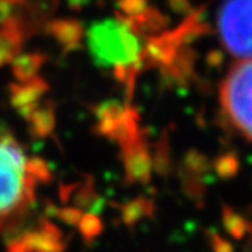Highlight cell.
<instances>
[{
  "instance_id": "cell-9",
  "label": "cell",
  "mask_w": 252,
  "mask_h": 252,
  "mask_svg": "<svg viewBox=\"0 0 252 252\" xmlns=\"http://www.w3.org/2000/svg\"><path fill=\"white\" fill-rule=\"evenodd\" d=\"M116 6L123 17H132L146 9L145 0H116Z\"/></svg>"
},
{
  "instance_id": "cell-4",
  "label": "cell",
  "mask_w": 252,
  "mask_h": 252,
  "mask_svg": "<svg viewBox=\"0 0 252 252\" xmlns=\"http://www.w3.org/2000/svg\"><path fill=\"white\" fill-rule=\"evenodd\" d=\"M218 28L225 47L240 60H252V0H225Z\"/></svg>"
},
{
  "instance_id": "cell-2",
  "label": "cell",
  "mask_w": 252,
  "mask_h": 252,
  "mask_svg": "<svg viewBox=\"0 0 252 252\" xmlns=\"http://www.w3.org/2000/svg\"><path fill=\"white\" fill-rule=\"evenodd\" d=\"M37 169L17 143L0 135V225L19 214L33 193Z\"/></svg>"
},
{
  "instance_id": "cell-7",
  "label": "cell",
  "mask_w": 252,
  "mask_h": 252,
  "mask_svg": "<svg viewBox=\"0 0 252 252\" xmlns=\"http://www.w3.org/2000/svg\"><path fill=\"white\" fill-rule=\"evenodd\" d=\"M23 37L25 35L15 19L0 25V67L15 58L20 50Z\"/></svg>"
},
{
  "instance_id": "cell-10",
  "label": "cell",
  "mask_w": 252,
  "mask_h": 252,
  "mask_svg": "<svg viewBox=\"0 0 252 252\" xmlns=\"http://www.w3.org/2000/svg\"><path fill=\"white\" fill-rule=\"evenodd\" d=\"M92 3V0H67V6L73 12H81L87 5Z\"/></svg>"
},
{
  "instance_id": "cell-1",
  "label": "cell",
  "mask_w": 252,
  "mask_h": 252,
  "mask_svg": "<svg viewBox=\"0 0 252 252\" xmlns=\"http://www.w3.org/2000/svg\"><path fill=\"white\" fill-rule=\"evenodd\" d=\"M87 46L99 67L113 68L114 76L128 84L145 61L140 37L119 19L93 23L87 31Z\"/></svg>"
},
{
  "instance_id": "cell-6",
  "label": "cell",
  "mask_w": 252,
  "mask_h": 252,
  "mask_svg": "<svg viewBox=\"0 0 252 252\" xmlns=\"http://www.w3.org/2000/svg\"><path fill=\"white\" fill-rule=\"evenodd\" d=\"M44 31L55 38L65 52L78 49L84 37V26L76 19H55L50 20Z\"/></svg>"
},
{
  "instance_id": "cell-8",
  "label": "cell",
  "mask_w": 252,
  "mask_h": 252,
  "mask_svg": "<svg viewBox=\"0 0 252 252\" xmlns=\"http://www.w3.org/2000/svg\"><path fill=\"white\" fill-rule=\"evenodd\" d=\"M44 60L46 57L41 55V53H25V55L17 57L12 64L14 75L20 81L32 79L43 65Z\"/></svg>"
},
{
  "instance_id": "cell-3",
  "label": "cell",
  "mask_w": 252,
  "mask_h": 252,
  "mask_svg": "<svg viewBox=\"0 0 252 252\" xmlns=\"http://www.w3.org/2000/svg\"><path fill=\"white\" fill-rule=\"evenodd\" d=\"M222 103L232 125L252 138V60L231 68L222 87Z\"/></svg>"
},
{
  "instance_id": "cell-5",
  "label": "cell",
  "mask_w": 252,
  "mask_h": 252,
  "mask_svg": "<svg viewBox=\"0 0 252 252\" xmlns=\"http://www.w3.org/2000/svg\"><path fill=\"white\" fill-rule=\"evenodd\" d=\"M58 6L60 0H20L14 19L25 37H29L46 28Z\"/></svg>"
}]
</instances>
